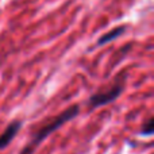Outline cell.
Listing matches in <instances>:
<instances>
[{"label":"cell","mask_w":154,"mask_h":154,"mask_svg":"<svg viewBox=\"0 0 154 154\" xmlns=\"http://www.w3.org/2000/svg\"><path fill=\"white\" fill-rule=\"evenodd\" d=\"M79 112H80V107L77 106V104H73V106H70L69 108L64 109V111L60 112L58 115H56L54 118L49 119L45 125H42L38 130H35V133L32 134L31 138H30L29 143L20 150L19 154H34L35 150H37V147L39 146L49 135H51L54 131L61 128L65 123H68L72 119H75L77 115H79Z\"/></svg>","instance_id":"obj_1"},{"label":"cell","mask_w":154,"mask_h":154,"mask_svg":"<svg viewBox=\"0 0 154 154\" xmlns=\"http://www.w3.org/2000/svg\"><path fill=\"white\" fill-rule=\"evenodd\" d=\"M125 84H126V73L123 76L118 77L114 84H111L109 87L99 89L97 92L93 93L89 97V100H88V108L92 111V109H95V108L107 106V104L115 101L122 95L123 89H125Z\"/></svg>","instance_id":"obj_2"},{"label":"cell","mask_w":154,"mask_h":154,"mask_svg":"<svg viewBox=\"0 0 154 154\" xmlns=\"http://www.w3.org/2000/svg\"><path fill=\"white\" fill-rule=\"evenodd\" d=\"M22 126H23V122L19 119H15L5 127V130L0 134V150L5 149V147L14 141V138H15V137L18 135V133L20 131Z\"/></svg>","instance_id":"obj_3"},{"label":"cell","mask_w":154,"mask_h":154,"mask_svg":"<svg viewBox=\"0 0 154 154\" xmlns=\"http://www.w3.org/2000/svg\"><path fill=\"white\" fill-rule=\"evenodd\" d=\"M125 31H126V26H118V27H115V29L109 30V31H107L106 34L101 35L97 39V46H103V45H106V43H109V42H112V41L118 39L122 34H125Z\"/></svg>","instance_id":"obj_4"},{"label":"cell","mask_w":154,"mask_h":154,"mask_svg":"<svg viewBox=\"0 0 154 154\" xmlns=\"http://www.w3.org/2000/svg\"><path fill=\"white\" fill-rule=\"evenodd\" d=\"M153 133H154V119L150 116V118H147V120L143 122V125H142L141 135L150 137V135H153Z\"/></svg>","instance_id":"obj_5"}]
</instances>
